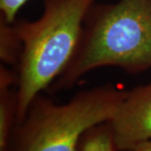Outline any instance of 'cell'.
<instances>
[{"label": "cell", "instance_id": "cell-1", "mask_svg": "<svg viewBox=\"0 0 151 151\" xmlns=\"http://www.w3.org/2000/svg\"><path fill=\"white\" fill-rule=\"evenodd\" d=\"M107 66L131 74L151 69V0H119L91 9L72 58L49 88L67 90Z\"/></svg>", "mask_w": 151, "mask_h": 151}, {"label": "cell", "instance_id": "cell-2", "mask_svg": "<svg viewBox=\"0 0 151 151\" xmlns=\"http://www.w3.org/2000/svg\"><path fill=\"white\" fill-rule=\"evenodd\" d=\"M96 0H45L34 21L14 22L22 44L17 65L16 124L34 99L49 88L68 65L84 23Z\"/></svg>", "mask_w": 151, "mask_h": 151}, {"label": "cell", "instance_id": "cell-3", "mask_svg": "<svg viewBox=\"0 0 151 151\" xmlns=\"http://www.w3.org/2000/svg\"><path fill=\"white\" fill-rule=\"evenodd\" d=\"M126 93L107 84L80 91L61 104L40 93L15 125L6 151H80L83 134L112 119Z\"/></svg>", "mask_w": 151, "mask_h": 151}, {"label": "cell", "instance_id": "cell-4", "mask_svg": "<svg viewBox=\"0 0 151 151\" xmlns=\"http://www.w3.org/2000/svg\"><path fill=\"white\" fill-rule=\"evenodd\" d=\"M108 123L118 151L151 140V82L127 91Z\"/></svg>", "mask_w": 151, "mask_h": 151}, {"label": "cell", "instance_id": "cell-5", "mask_svg": "<svg viewBox=\"0 0 151 151\" xmlns=\"http://www.w3.org/2000/svg\"><path fill=\"white\" fill-rule=\"evenodd\" d=\"M16 90L0 89V151H6L16 125Z\"/></svg>", "mask_w": 151, "mask_h": 151}, {"label": "cell", "instance_id": "cell-6", "mask_svg": "<svg viewBox=\"0 0 151 151\" xmlns=\"http://www.w3.org/2000/svg\"><path fill=\"white\" fill-rule=\"evenodd\" d=\"M22 52V44L14 24L0 19V59L1 64L18 65Z\"/></svg>", "mask_w": 151, "mask_h": 151}, {"label": "cell", "instance_id": "cell-7", "mask_svg": "<svg viewBox=\"0 0 151 151\" xmlns=\"http://www.w3.org/2000/svg\"><path fill=\"white\" fill-rule=\"evenodd\" d=\"M80 151H118L108 122L86 131L81 139Z\"/></svg>", "mask_w": 151, "mask_h": 151}, {"label": "cell", "instance_id": "cell-8", "mask_svg": "<svg viewBox=\"0 0 151 151\" xmlns=\"http://www.w3.org/2000/svg\"><path fill=\"white\" fill-rule=\"evenodd\" d=\"M29 0H0V19L13 24L23 6Z\"/></svg>", "mask_w": 151, "mask_h": 151}, {"label": "cell", "instance_id": "cell-9", "mask_svg": "<svg viewBox=\"0 0 151 151\" xmlns=\"http://www.w3.org/2000/svg\"><path fill=\"white\" fill-rule=\"evenodd\" d=\"M130 151H151V140L141 143L133 148Z\"/></svg>", "mask_w": 151, "mask_h": 151}]
</instances>
